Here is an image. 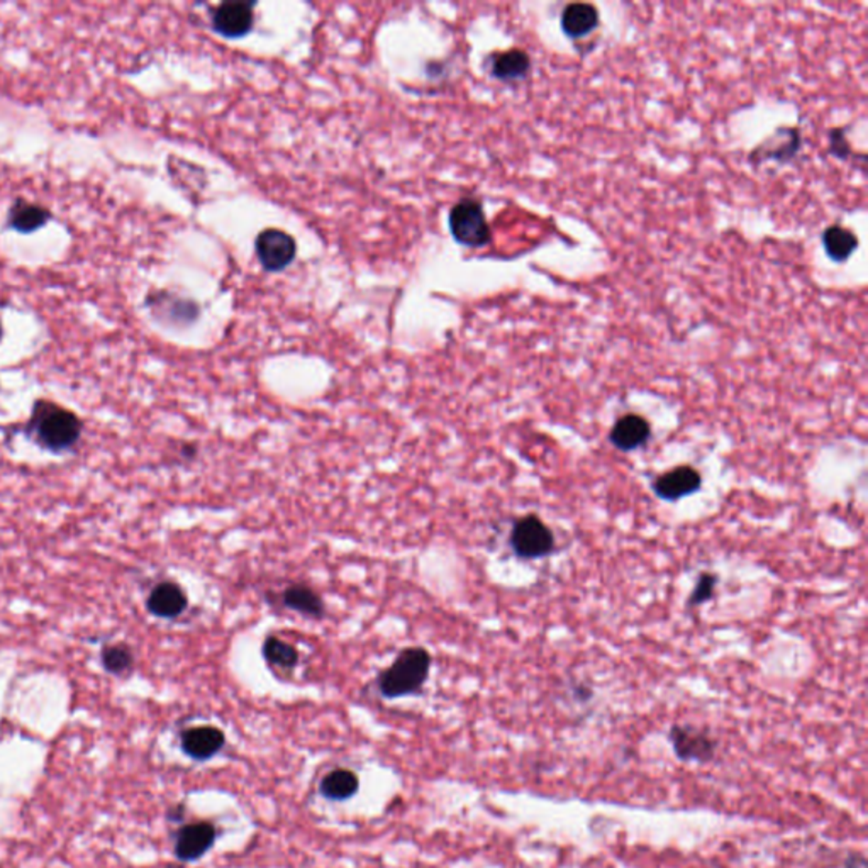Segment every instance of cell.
I'll return each instance as SVG.
<instances>
[{
  "mask_svg": "<svg viewBox=\"0 0 868 868\" xmlns=\"http://www.w3.org/2000/svg\"><path fill=\"white\" fill-rule=\"evenodd\" d=\"M29 428L36 441L51 451L69 450L82 434V423L73 412L48 400L36 402Z\"/></svg>",
  "mask_w": 868,
  "mask_h": 868,
  "instance_id": "6da1fadb",
  "label": "cell"
},
{
  "mask_svg": "<svg viewBox=\"0 0 868 868\" xmlns=\"http://www.w3.org/2000/svg\"><path fill=\"white\" fill-rule=\"evenodd\" d=\"M431 657L424 648H408L378 679L382 695L388 699L418 693L428 679Z\"/></svg>",
  "mask_w": 868,
  "mask_h": 868,
  "instance_id": "7a4b0ae2",
  "label": "cell"
},
{
  "mask_svg": "<svg viewBox=\"0 0 868 868\" xmlns=\"http://www.w3.org/2000/svg\"><path fill=\"white\" fill-rule=\"evenodd\" d=\"M450 229L460 245L485 247L491 241V226L485 219L481 202L463 199L450 211Z\"/></svg>",
  "mask_w": 868,
  "mask_h": 868,
  "instance_id": "3957f363",
  "label": "cell"
},
{
  "mask_svg": "<svg viewBox=\"0 0 868 868\" xmlns=\"http://www.w3.org/2000/svg\"><path fill=\"white\" fill-rule=\"evenodd\" d=\"M511 548L519 558L536 560L555 552V536L540 517L529 514L517 519L513 526Z\"/></svg>",
  "mask_w": 868,
  "mask_h": 868,
  "instance_id": "277c9868",
  "label": "cell"
},
{
  "mask_svg": "<svg viewBox=\"0 0 868 868\" xmlns=\"http://www.w3.org/2000/svg\"><path fill=\"white\" fill-rule=\"evenodd\" d=\"M670 741L681 760L709 762L716 753L715 739L697 727L675 725L670 729Z\"/></svg>",
  "mask_w": 868,
  "mask_h": 868,
  "instance_id": "5b68a950",
  "label": "cell"
},
{
  "mask_svg": "<svg viewBox=\"0 0 868 868\" xmlns=\"http://www.w3.org/2000/svg\"><path fill=\"white\" fill-rule=\"evenodd\" d=\"M257 255L263 269L269 271L283 270L295 257V241L285 231L267 229L257 239Z\"/></svg>",
  "mask_w": 868,
  "mask_h": 868,
  "instance_id": "8992f818",
  "label": "cell"
},
{
  "mask_svg": "<svg viewBox=\"0 0 868 868\" xmlns=\"http://www.w3.org/2000/svg\"><path fill=\"white\" fill-rule=\"evenodd\" d=\"M701 485H703L701 473L691 465H682L662 473L651 483V489L660 499L673 503L697 492Z\"/></svg>",
  "mask_w": 868,
  "mask_h": 868,
  "instance_id": "52a82bcc",
  "label": "cell"
},
{
  "mask_svg": "<svg viewBox=\"0 0 868 868\" xmlns=\"http://www.w3.org/2000/svg\"><path fill=\"white\" fill-rule=\"evenodd\" d=\"M253 26V5L248 2H226L212 14V27L224 37H243Z\"/></svg>",
  "mask_w": 868,
  "mask_h": 868,
  "instance_id": "ba28073f",
  "label": "cell"
},
{
  "mask_svg": "<svg viewBox=\"0 0 868 868\" xmlns=\"http://www.w3.org/2000/svg\"><path fill=\"white\" fill-rule=\"evenodd\" d=\"M216 840V830L209 822H194L176 834L175 855L184 862H194L206 855Z\"/></svg>",
  "mask_w": 868,
  "mask_h": 868,
  "instance_id": "9c48e42d",
  "label": "cell"
},
{
  "mask_svg": "<svg viewBox=\"0 0 868 868\" xmlns=\"http://www.w3.org/2000/svg\"><path fill=\"white\" fill-rule=\"evenodd\" d=\"M651 436V426L643 416L626 414L612 426L609 433L610 445L619 451H634L648 443Z\"/></svg>",
  "mask_w": 868,
  "mask_h": 868,
  "instance_id": "30bf717a",
  "label": "cell"
},
{
  "mask_svg": "<svg viewBox=\"0 0 868 868\" xmlns=\"http://www.w3.org/2000/svg\"><path fill=\"white\" fill-rule=\"evenodd\" d=\"M182 750L194 760H209L224 746L223 731L214 726L190 727L182 733Z\"/></svg>",
  "mask_w": 868,
  "mask_h": 868,
  "instance_id": "8fae6325",
  "label": "cell"
},
{
  "mask_svg": "<svg viewBox=\"0 0 868 868\" xmlns=\"http://www.w3.org/2000/svg\"><path fill=\"white\" fill-rule=\"evenodd\" d=\"M187 608V596L182 587L174 582H162L154 587L148 598V609L153 616L174 619Z\"/></svg>",
  "mask_w": 868,
  "mask_h": 868,
  "instance_id": "7c38bea8",
  "label": "cell"
},
{
  "mask_svg": "<svg viewBox=\"0 0 868 868\" xmlns=\"http://www.w3.org/2000/svg\"><path fill=\"white\" fill-rule=\"evenodd\" d=\"M598 26V12L590 4H570L562 14L564 33L574 39L586 37Z\"/></svg>",
  "mask_w": 868,
  "mask_h": 868,
  "instance_id": "4fadbf2b",
  "label": "cell"
},
{
  "mask_svg": "<svg viewBox=\"0 0 868 868\" xmlns=\"http://www.w3.org/2000/svg\"><path fill=\"white\" fill-rule=\"evenodd\" d=\"M49 217L51 214L47 207L37 206L35 202H27V200H16L9 209L7 221H9V226L19 233H33L36 229L43 228L49 221Z\"/></svg>",
  "mask_w": 868,
  "mask_h": 868,
  "instance_id": "5bb4252c",
  "label": "cell"
},
{
  "mask_svg": "<svg viewBox=\"0 0 868 868\" xmlns=\"http://www.w3.org/2000/svg\"><path fill=\"white\" fill-rule=\"evenodd\" d=\"M529 67H531V59L524 51L509 49L493 57L491 71L495 79L511 82V80L524 79L528 75Z\"/></svg>",
  "mask_w": 868,
  "mask_h": 868,
  "instance_id": "9a60e30c",
  "label": "cell"
},
{
  "mask_svg": "<svg viewBox=\"0 0 868 868\" xmlns=\"http://www.w3.org/2000/svg\"><path fill=\"white\" fill-rule=\"evenodd\" d=\"M822 245L833 261H845L857 249L858 238L846 228L831 226L822 233Z\"/></svg>",
  "mask_w": 868,
  "mask_h": 868,
  "instance_id": "2e32d148",
  "label": "cell"
},
{
  "mask_svg": "<svg viewBox=\"0 0 868 868\" xmlns=\"http://www.w3.org/2000/svg\"><path fill=\"white\" fill-rule=\"evenodd\" d=\"M283 604L311 618H321L324 612V604L311 587H289L283 594Z\"/></svg>",
  "mask_w": 868,
  "mask_h": 868,
  "instance_id": "e0dca14e",
  "label": "cell"
},
{
  "mask_svg": "<svg viewBox=\"0 0 868 868\" xmlns=\"http://www.w3.org/2000/svg\"><path fill=\"white\" fill-rule=\"evenodd\" d=\"M358 778L350 770H334L321 782V792L331 800H344L356 794Z\"/></svg>",
  "mask_w": 868,
  "mask_h": 868,
  "instance_id": "ac0fdd59",
  "label": "cell"
},
{
  "mask_svg": "<svg viewBox=\"0 0 868 868\" xmlns=\"http://www.w3.org/2000/svg\"><path fill=\"white\" fill-rule=\"evenodd\" d=\"M263 657L267 658V662L273 667L291 670L299 662V651L291 643L283 641L277 636H270L263 643Z\"/></svg>",
  "mask_w": 868,
  "mask_h": 868,
  "instance_id": "d6986e66",
  "label": "cell"
},
{
  "mask_svg": "<svg viewBox=\"0 0 868 868\" xmlns=\"http://www.w3.org/2000/svg\"><path fill=\"white\" fill-rule=\"evenodd\" d=\"M102 665L112 675H124L132 669L134 658L126 645H109L102 650Z\"/></svg>",
  "mask_w": 868,
  "mask_h": 868,
  "instance_id": "ffe728a7",
  "label": "cell"
},
{
  "mask_svg": "<svg viewBox=\"0 0 868 868\" xmlns=\"http://www.w3.org/2000/svg\"><path fill=\"white\" fill-rule=\"evenodd\" d=\"M717 586V577L711 572H703L699 578H697V584L693 587V594L691 598L687 600V606L689 608H697V606H703L707 600H711L713 596H715V590H716Z\"/></svg>",
  "mask_w": 868,
  "mask_h": 868,
  "instance_id": "44dd1931",
  "label": "cell"
},
{
  "mask_svg": "<svg viewBox=\"0 0 868 868\" xmlns=\"http://www.w3.org/2000/svg\"><path fill=\"white\" fill-rule=\"evenodd\" d=\"M831 142H838V144H831V152L836 153L838 156H846V153H848V144H846L845 136H843V131H833V134H831Z\"/></svg>",
  "mask_w": 868,
  "mask_h": 868,
  "instance_id": "7402d4cb",
  "label": "cell"
},
{
  "mask_svg": "<svg viewBox=\"0 0 868 868\" xmlns=\"http://www.w3.org/2000/svg\"><path fill=\"white\" fill-rule=\"evenodd\" d=\"M0 338H2V326H0Z\"/></svg>",
  "mask_w": 868,
  "mask_h": 868,
  "instance_id": "603a6c76",
  "label": "cell"
}]
</instances>
